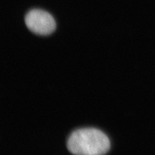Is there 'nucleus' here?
<instances>
[{
	"instance_id": "nucleus-2",
	"label": "nucleus",
	"mask_w": 155,
	"mask_h": 155,
	"mask_svg": "<svg viewBox=\"0 0 155 155\" xmlns=\"http://www.w3.org/2000/svg\"><path fill=\"white\" fill-rule=\"evenodd\" d=\"M25 22L30 31L40 35H50L55 29L54 17L48 12L40 9L29 12L25 18Z\"/></svg>"
},
{
	"instance_id": "nucleus-1",
	"label": "nucleus",
	"mask_w": 155,
	"mask_h": 155,
	"mask_svg": "<svg viewBox=\"0 0 155 155\" xmlns=\"http://www.w3.org/2000/svg\"><path fill=\"white\" fill-rule=\"evenodd\" d=\"M67 146L74 155H104L110 148V141L101 130L86 127L72 132Z\"/></svg>"
}]
</instances>
